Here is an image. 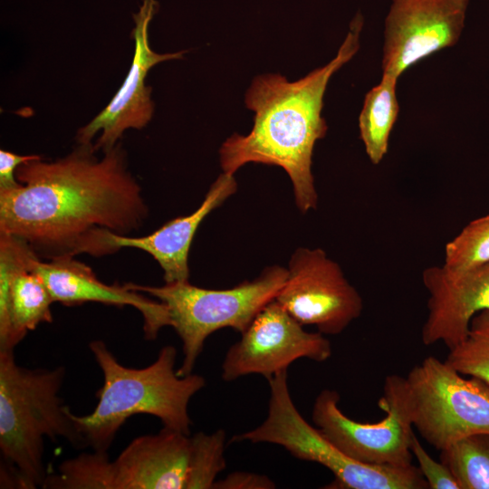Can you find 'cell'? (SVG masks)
<instances>
[{
    "mask_svg": "<svg viewBox=\"0 0 489 489\" xmlns=\"http://www.w3.org/2000/svg\"><path fill=\"white\" fill-rule=\"evenodd\" d=\"M440 452L460 489H489V435L465 436Z\"/></svg>",
    "mask_w": 489,
    "mask_h": 489,
    "instance_id": "d6986e66",
    "label": "cell"
},
{
    "mask_svg": "<svg viewBox=\"0 0 489 489\" xmlns=\"http://www.w3.org/2000/svg\"><path fill=\"white\" fill-rule=\"evenodd\" d=\"M397 81L382 75L379 83L366 93L359 116L360 136L366 154L374 165L379 164L386 156L389 137L399 114Z\"/></svg>",
    "mask_w": 489,
    "mask_h": 489,
    "instance_id": "ac0fdd59",
    "label": "cell"
},
{
    "mask_svg": "<svg viewBox=\"0 0 489 489\" xmlns=\"http://www.w3.org/2000/svg\"><path fill=\"white\" fill-rule=\"evenodd\" d=\"M470 332L489 336V311L482 312L473 319Z\"/></svg>",
    "mask_w": 489,
    "mask_h": 489,
    "instance_id": "d4e9b609",
    "label": "cell"
},
{
    "mask_svg": "<svg viewBox=\"0 0 489 489\" xmlns=\"http://www.w3.org/2000/svg\"><path fill=\"white\" fill-rule=\"evenodd\" d=\"M469 0H392L384 23L382 75L398 79L421 60L457 43Z\"/></svg>",
    "mask_w": 489,
    "mask_h": 489,
    "instance_id": "7c38bea8",
    "label": "cell"
},
{
    "mask_svg": "<svg viewBox=\"0 0 489 489\" xmlns=\"http://www.w3.org/2000/svg\"><path fill=\"white\" fill-rule=\"evenodd\" d=\"M287 275V268L268 266L257 278L223 290L197 287L188 281L163 286L124 284L166 305L170 327L182 341L183 360L177 373L183 377L193 373L209 335L223 328L242 333L257 313L275 298Z\"/></svg>",
    "mask_w": 489,
    "mask_h": 489,
    "instance_id": "8992f818",
    "label": "cell"
},
{
    "mask_svg": "<svg viewBox=\"0 0 489 489\" xmlns=\"http://www.w3.org/2000/svg\"><path fill=\"white\" fill-rule=\"evenodd\" d=\"M422 280L429 293L422 342H442L450 350L468 338L473 319L489 311V263L466 270L430 266Z\"/></svg>",
    "mask_w": 489,
    "mask_h": 489,
    "instance_id": "5bb4252c",
    "label": "cell"
},
{
    "mask_svg": "<svg viewBox=\"0 0 489 489\" xmlns=\"http://www.w3.org/2000/svg\"><path fill=\"white\" fill-rule=\"evenodd\" d=\"M102 375L94 410L72 418L85 446L107 452L122 425L132 416L151 415L163 427L190 434L188 403L206 386L197 374L179 376L175 369L177 350L164 346L150 365L136 369L121 365L101 340L90 343Z\"/></svg>",
    "mask_w": 489,
    "mask_h": 489,
    "instance_id": "277c9868",
    "label": "cell"
},
{
    "mask_svg": "<svg viewBox=\"0 0 489 489\" xmlns=\"http://www.w3.org/2000/svg\"><path fill=\"white\" fill-rule=\"evenodd\" d=\"M446 361L464 376L489 385V336L470 332L464 342L449 350Z\"/></svg>",
    "mask_w": 489,
    "mask_h": 489,
    "instance_id": "44dd1931",
    "label": "cell"
},
{
    "mask_svg": "<svg viewBox=\"0 0 489 489\" xmlns=\"http://www.w3.org/2000/svg\"><path fill=\"white\" fill-rule=\"evenodd\" d=\"M413 426L442 451L472 435H489V385L465 378L446 360L429 356L406 377Z\"/></svg>",
    "mask_w": 489,
    "mask_h": 489,
    "instance_id": "ba28073f",
    "label": "cell"
},
{
    "mask_svg": "<svg viewBox=\"0 0 489 489\" xmlns=\"http://www.w3.org/2000/svg\"><path fill=\"white\" fill-rule=\"evenodd\" d=\"M42 158L39 155L22 156L1 149L0 150V190H8L19 186L15 177L16 168L23 163Z\"/></svg>",
    "mask_w": 489,
    "mask_h": 489,
    "instance_id": "cb8c5ba5",
    "label": "cell"
},
{
    "mask_svg": "<svg viewBox=\"0 0 489 489\" xmlns=\"http://www.w3.org/2000/svg\"><path fill=\"white\" fill-rule=\"evenodd\" d=\"M237 189L234 175L223 172L211 185L202 204L190 215L176 217L153 233L140 237L112 235V244L149 254L163 270L166 283L188 281V254L202 221Z\"/></svg>",
    "mask_w": 489,
    "mask_h": 489,
    "instance_id": "e0dca14e",
    "label": "cell"
},
{
    "mask_svg": "<svg viewBox=\"0 0 489 489\" xmlns=\"http://www.w3.org/2000/svg\"><path fill=\"white\" fill-rule=\"evenodd\" d=\"M489 263V215L469 222L445 247L444 265L466 270Z\"/></svg>",
    "mask_w": 489,
    "mask_h": 489,
    "instance_id": "ffe728a7",
    "label": "cell"
},
{
    "mask_svg": "<svg viewBox=\"0 0 489 489\" xmlns=\"http://www.w3.org/2000/svg\"><path fill=\"white\" fill-rule=\"evenodd\" d=\"M158 11L156 0H142L139 11L133 14L135 42L134 55L125 81L109 104L88 124L78 129L77 144H91L92 139L101 135L93 145L95 151H107L119 143L125 130L141 129L151 120L154 103L151 88L145 79L149 70L156 64L176 59H182L186 51L172 53H155L149 42V24Z\"/></svg>",
    "mask_w": 489,
    "mask_h": 489,
    "instance_id": "4fadbf2b",
    "label": "cell"
},
{
    "mask_svg": "<svg viewBox=\"0 0 489 489\" xmlns=\"http://www.w3.org/2000/svg\"><path fill=\"white\" fill-rule=\"evenodd\" d=\"M287 271V279L274 299L302 325H313L324 335H337L362 313L360 294L322 249H296Z\"/></svg>",
    "mask_w": 489,
    "mask_h": 489,
    "instance_id": "30bf717a",
    "label": "cell"
},
{
    "mask_svg": "<svg viewBox=\"0 0 489 489\" xmlns=\"http://www.w3.org/2000/svg\"><path fill=\"white\" fill-rule=\"evenodd\" d=\"M410 450L417 459L418 469L430 489H460L455 478L443 462H436L426 451L416 435L413 436Z\"/></svg>",
    "mask_w": 489,
    "mask_h": 489,
    "instance_id": "7402d4cb",
    "label": "cell"
},
{
    "mask_svg": "<svg viewBox=\"0 0 489 489\" xmlns=\"http://www.w3.org/2000/svg\"><path fill=\"white\" fill-rule=\"evenodd\" d=\"M275 484L268 476L244 471L230 473L222 480H216L213 489H272Z\"/></svg>",
    "mask_w": 489,
    "mask_h": 489,
    "instance_id": "603a6c76",
    "label": "cell"
},
{
    "mask_svg": "<svg viewBox=\"0 0 489 489\" xmlns=\"http://www.w3.org/2000/svg\"><path fill=\"white\" fill-rule=\"evenodd\" d=\"M363 24L357 13L336 56L303 78L289 82L280 74H265L254 79L244 99L254 112V126L249 134H233L222 144L225 173L234 175L247 163L281 167L291 178L299 210L317 208L312 160L316 141L327 132L323 97L331 76L359 51Z\"/></svg>",
    "mask_w": 489,
    "mask_h": 489,
    "instance_id": "7a4b0ae2",
    "label": "cell"
},
{
    "mask_svg": "<svg viewBox=\"0 0 489 489\" xmlns=\"http://www.w3.org/2000/svg\"><path fill=\"white\" fill-rule=\"evenodd\" d=\"M63 367L30 369L16 364L14 350H0V451L19 488L43 487V439L85 443L62 404Z\"/></svg>",
    "mask_w": 489,
    "mask_h": 489,
    "instance_id": "5b68a950",
    "label": "cell"
},
{
    "mask_svg": "<svg viewBox=\"0 0 489 489\" xmlns=\"http://www.w3.org/2000/svg\"><path fill=\"white\" fill-rule=\"evenodd\" d=\"M82 145L53 161H26L19 186L0 190V233L26 242L42 259L119 251L112 235L139 230L149 216L142 188L119 142L99 158Z\"/></svg>",
    "mask_w": 489,
    "mask_h": 489,
    "instance_id": "6da1fadb",
    "label": "cell"
},
{
    "mask_svg": "<svg viewBox=\"0 0 489 489\" xmlns=\"http://www.w3.org/2000/svg\"><path fill=\"white\" fill-rule=\"evenodd\" d=\"M340 394L323 389L316 397L312 421L321 433L349 457L367 465L408 466L412 465L410 444L412 410L406 377L385 379L379 400L385 417L377 422H358L340 408Z\"/></svg>",
    "mask_w": 489,
    "mask_h": 489,
    "instance_id": "9c48e42d",
    "label": "cell"
},
{
    "mask_svg": "<svg viewBox=\"0 0 489 489\" xmlns=\"http://www.w3.org/2000/svg\"><path fill=\"white\" fill-rule=\"evenodd\" d=\"M34 254L24 240L0 233V350H14L28 331L53 321L54 302L31 266Z\"/></svg>",
    "mask_w": 489,
    "mask_h": 489,
    "instance_id": "9a60e30c",
    "label": "cell"
},
{
    "mask_svg": "<svg viewBox=\"0 0 489 489\" xmlns=\"http://www.w3.org/2000/svg\"><path fill=\"white\" fill-rule=\"evenodd\" d=\"M270 399L264 421L255 428L235 435L231 442L270 443L283 446L294 457L325 466L335 477L336 488H428L418 467L376 465L358 462L341 452L318 428L311 426L295 407L283 370L268 379Z\"/></svg>",
    "mask_w": 489,
    "mask_h": 489,
    "instance_id": "52a82bcc",
    "label": "cell"
},
{
    "mask_svg": "<svg viewBox=\"0 0 489 489\" xmlns=\"http://www.w3.org/2000/svg\"><path fill=\"white\" fill-rule=\"evenodd\" d=\"M331 344L324 334L310 332L291 316L275 299L268 302L225 353L222 379L233 381L250 374L267 380L287 370L298 359L327 360Z\"/></svg>",
    "mask_w": 489,
    "mask_h": 489,
    "instance_id": "8fae6325",
    "label": "cell"
},
{
    "mask_svg": "<svg viewBox=\"0 0 489 489\" xmlns=\"http://www.w3.org/2000/svg\"><path fill=\"white\" fill-rule=\"evenodd\" d=\"M225 432L194 435L163 427L133 439L112 461L107 452L61 463L43 488L211 489L225 470Z\"/></svg>",
    "mask_w": 489,
    "mask_h": 489,
    "instance_id": "3957f363",
    "label": "cell"
},
{
    "mask_svg": "<svg viewBox=\"0 0 489 489\" xmlns=\"http://www.w3.org/2000/svg\"><path fill=\"white\" fill-rule=\"evenodd\" d=\"M30 263L45 283L54 302L72 306L93 302L136 308L143 317V331L148 340H155L163 327L170 326L164 303L130 290L125 284L102 283L91 267L72 256L43 261L35 253Z\"/></svg>",
    "mask_w": 489,
    "mask_h": 489,
    "instance_id": "2e32d148",
    "label": "cell"
}]
</instances>
